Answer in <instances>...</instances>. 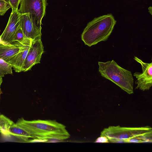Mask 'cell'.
<instances>
[{"mask_svg":"<svg viewBox=\"0 0 152 152\" xmlns=\"http://www.w3.org/2000/svg\"><path fill=\"white\" fill-rule=\"evenodd\" d=\"M152 129L148 126L126 127L110 126L101 132V136L106 137L111 142H152Z\"/></svg>","mask_w":152,"mask_h":152,"instance_id":"6da1fadb","label":"cell"},{"mask_svg":"<svg viewBox=\"0 0 152 152\" xmlns=\"http://www.w3.org/2000/svg\"><path fill=\"white\" fill-rule=\"evenodd\" d=\"M116 23L111 14L95 18L87 24L82 34L81 39L89 47L105 41L111 34Z\"/></svg>","mask_w":152,"mask_h":152,"instance_id":"7a4b0ae2","label":"cell"},{"mask_svg":"<svg viewBox=\"0 0 152 152\" xmlns=\"http://www.w3.org/2000/svg\"><path fill=\"white\" fill-rule=\"evenodd\" d=\"M16 124L28 133L33 139L54 136H70L66 126L55 120L28 121L22 118L18 120Z\"/></svg>","mask_w":152,"mask_h":152,"instance_id":"3957f363","label":"cell"},{"mask_svg":"<svg viewBox=\"0 0 152 152\" xmlns=\"http://www.w3.org/2000/svg\"><path fill=\"white\" fill-rule=\"evenodd\" d=\"M101 75L109 80L129 94L133 93L134 79L132 72L119 66L113 60L98 62Z\"/></svg>","mask_w":152,"mask_h":152,"instance_id":"277c9868","label":"cell"},{"mask_svg":"<svg viewBox=\"0 0 152 152\" xmlns=\"http://www.w3.org/2000/svg\"><path fill=\"white\" fill-rule=\"evenodd\" d=\"M47 1V0H21L18 11L21 14L29 13L37 25L41 27L42 20L45 14Z\"/></svg>","mask_w":152,"mask_h":152,"instance_id":"5b68a950","label":"cell"},{"mask_svg":"<svg viewBox=\"0 0 152 152\" xmlns=\"http://www.w3.org/2000/svg\"><path fill=\"white\" fill-rule=\"evenodd\" d=\"M134 59L140 64L142 69V73L135 72L133 74L137 79L135 89L143 91L149 90L152 86V62L145 63L137 56H134Z\"/></svg>","mask_w":152,"mask_h":152,"instance_id":"8992f818","label":"cell"},{"mask_svg":"<svg viewBox=\"0 0 152 152\" xmlns=\"http://www.w3.org/2000/svg\"><path fill=\"white\" fill-rule=\"evenodd\" d=\"M44 47L41 41V36L32 39L29 50L22 67V72L30 70L35 65L40 63Z\"/></svg>","mask_w":152,"mask_h":152,"instance_id":"52a82bcc","label":"cell"},{"mask_svg":"<svg viewBox=\"0 0 152 152\" xmlns=\"http://www.w3.org/2000/svg\"><path fill=\"white\" fill-rule=\"evenodd\" d=\"M21 14L18 10L12 12L3 32L0 36L4 44H12L14 37L17 31L20 28Z\"/></svg>","mask_w":152,"mask_h":152,"instance_id":"ba28073f","label":"cell"},{"mask_svg":"<svg viewBox=\"0 0 152 152\" xmlns=\"http://www.w3.org/2000/svg\"><path fill=\"white\" fill-rule=\"evenodd\" d=\"M20 26L26 38L33 39L42 36V27L37 25L29 13L21 14Z\"/></svg>","mask_w":152,"mask_h":152,"instance_id":"9c48e42d","label":"cell"},{"mask_svg":"<svg viewBox=\"0 0 152 152\" xmlns=\"http://www.w3.org/2000/svg\"><path fill=\"white\" fill-rule=\"evenodd\" d=\"M32 39L26 38L19 52L8 63L10 64L16 72H22L23 65L31 47Z\"/></svg>","mask_w":152,"mask_h":152,"instance_id":"30bf717a","label":"cell"},{"mask_svg":"<svg viewBox=\"0 0 152 152\" xmlns=\"http://www.w3.org/2000/svg\"><path fill=\"white\" fill-rule=\"evenodd\" d=\"M23 41L10 44L0 43V58L8 63L19 52Z\"/></svg>","mask_w":152,"mask_h":152,"instance_id":"8fae6325","label":"cell"},{"mask_svg":"<svg viewBox=\"0 0 152 152\" xmlns=\"http://www.w3.org/2000/svg\"><path fill=\"white\" fill-rule=\"evenodd\" d=\"M9 132L10 135L15 137L23 142H28L29 138H33L26 131L15 123L10 127Z\"/></svg>","mask_w":152,"mask_h":152,"instance_id":"7c38bea8","label":"cell"},{"mask_svg":"<svg viewBox=\"0 0 152 152\" xmlns=\"http://www.w3.org/2000/svg\"><path fill=\"white\" fill-rule=\"evenodd\" d=\"M14 123L3 115H0V133L4 135L10 136L9 129Z\"/></svg>","mask_w":152,"mask_h":152,"instance_id":"4fadbf2b","label":"cell"},{"mask_svg":"<svg viewBox=\"0 0 152 152\" xmlns=\"http://www.w3.org/2000/svg\"><path fill=\"white\" fill-rule=\"evenodd\" d=\"M12 66L9 63L0 58V77L7 74H12Z\"/></svg>","mask_w":152,"mask_h":152,"instance_id":"5bb4252c","label":"cell"},{"mask_svg":"<svg viewBox=\"0 0 152 152\" xmlns=\"http://www.w3.org/2000/svg\"><path fill=\"white\" fill-rule=\"evenodd\" d=\"M10 8L8 0H0V15H4Z\"/></svg>","mask_w":152,"mask_h":152,"instance_id":"9a60e30c","label":"cell"},{"mask_svg":"<svg viewBox=\"0 0 152 152\" xmlns=\"http://www.w3.org/2000/svg\"><path fill=\"white\" fill-rule=\"evenodd\" d=\"M26 38H25L21 28L16 32L14 37L13 43L16 42H22Z\"/></svg>","mask_w":152,"mask_h":152,"instance_id":"2e32d148","label":"cell"},{"mask_svg":"<svg viewBox=\"0 0 152 152\" xmlns=\"http://www.w3.org/2000/svg\"><path fill=\"white\" fill-rule=\"evenodd\" d=\"M12 8V12L18 10V7L20 4L21 0H8Z\"/></svg>","mask_w":152,"mask_h":152,"instance_id":"e0dca14e","label":"cell"},{"mask_svg":"<svg viewBox=\"0 0 152 152\" xmlns=\"http://www.w3.org/2000/svg\"><path fill=\"white\" fill-rule=\"evenodd\" d=\"M95 142H108L109 141L108 139L106 137L104 136H101L98 137L96 140Z\"/></svg>","mask_w":152,"mask_h":152,"instance_id":"ac0fdd59","label":"cell"},{"mask_svg":"<svg viewBox=\"0 0 152 152\" xmlns=\"http://www.w3.org/2000/svg\"><path fill=\"white\" fill-rule=\"evenodd\" d=\"M148 11L152 15V7H150L148 8Z\"/></svg>","mask_w":152,"mask_h":152,"instance_id":"d6986e66","label":"cell"},{"mask_svg":"<svg viewBox=\"0 0 152 152\" xmlns=\"http://www.w3.org/2000/svg\"><path fill=\"white\" fill-rule=\"evenodd\" d=\"M2 77H0V86H1V85L2 82Z\"/></svg>","mask_w":152,"mask_h":152,"instance_id":"ffe728a7","label":"cell"},{"mask_svg":"<svg viewBox=\"0 0 152 152\" xmlns=\"http://www.w3.org/2000/svg\"><path fill=\"white\" fill-rule=\"evenodd\" d=\"M2 93V91L1 89V88H0V96H1V95Z\"/></svg>","mask_w":152,"mask_h":152,"instance_id":"44dd1931","label":"cell"},{"mask_svg":"<svg viewBox=\"0 0 152 152\" xmlns=\"http://www.w3.org/2000/svg\"></svg>","mask_w":152,"mask_h":152,"instance_id":"7402d4cb","label":"cell"}]
</instances>
